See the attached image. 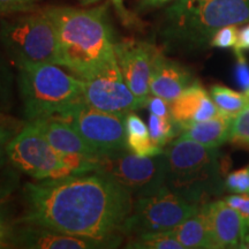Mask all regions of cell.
Returning <instances> with one entry per match:
<instances>
[{
    "mask_svg": "<svg viewBox=\"0 0 249 249\" xmlns=\"http://www.w3.org/2000/svg\"><path fill=\"white\" fill-rule=\"evenodd\" d=\"M22 195L18 223L92 239L121 236L134 205L132 193L96 172L27 182Z\"/></svg>",
    "mask_w": 249,
    "mask_h": 249,
    "instance_id": "obj_1",
    "label": "cell"
},
{
    "mask_svg": "<svg viewBox=\"0 0 249 249\" xmlns=\"http://www.w3.org/2000/svg\"><path fill=\"white\" fill-rule=\"evenodd\" d=\"M58 38V65L89 80L117 65L107 6L90 9L46 8Z\"/></svg>",
    "mask_w": 249,
    "mask_h": 249,
    "instance_id": "obj_2",
    "label": "cell"
},
{
    "mask_svg": "<svg viewBox=\"0 0 249 249\" xmlns=\"http://www.w3.org/2000/svg\"><path fill=\"white\" fill-rule=\"evenodd\" d=\"M165 186L191 203L203 205L225 189L227 161L218 148L179 136L164 150Z\"/></svg>",
    "mask_w": 249,
    "mask_h": 249,
    "instance_id": "obj_3",
    "label": "cell"
},
{
    "mask_svg": "<svg viewBox=\"0 0 249 249\" xmlns=\"http://www.w3.org/2000/svg\"><path fill=\"white\" fill-rule=\"evenodd\" d=\"M249 22V0H177L167 8L164 35L171 43L198 48L220 28Z\"/></svg>",
    "mask_w": 249,
    "mask_h": 249,
    "instance_id": "obj_4",
    "label": "cell"
},
{
    "mask_svg": "<svg viewBox=\"0 0 249 249\" xmlns=\"http://www.w3.org/2000/svg\"><path fill=\"white\" fill-rule=\"evenodd\" d=\"M54 64L18 68V86L27 121L61 117L82 101L85 81Z\"/></svg>",
    "mask_w": 249,
    "mask_h": 249,
    "instance_id": "obj_5",
    "label": "cell"
},
{
    "mask_svg": "<svg viewBox=\"0 0 249 249\" xmlns=\"http://www.w3.org/2000/svg\"><path fill=\"white\" fill-rule=\"evenodd\" d=\"M0 42L17 68L36 64L58 65L57 30L46 9L2 20Z\"/></svg>",
    "mask_w": 249,
    "mask_h": 249,
    "instance_id": "obj_6",
    "label": "cell"
},
{
    "mask_svg": "<svg viewBox=\"0 0 249 249\" xmlns=\"http://www.w3.org/2000/svg\"><path fill=\"white\" fill-rule=\"evenodd\" d=\"M92 172L114 180L133 197L155 194L165 186L166 158L165 154L157 156H139L129 149L96 156Z\"/></svg>",
    "mask_w": 249,
    "mask_h": 249,
    "instance_id": "obj_7",
    "label": "cell"
},
{
    "mask_svg": "<svg viewBox=\"0 0 249 249\" xmlns=\"http://www.w3.org/2000/svg\"><path fill=\"white\" fill-rule=\"evenodd\" d=\"M7 158L12 166L36 180L77 173L67 158L55 150L31 123L15 134L8 143Z\"/></svg>",
    "mask_w": 249,
    "mask_h": 249,
    "instance_id": "obj_8",
    "label": "cell"
},
{
    "mask_svg": "<svg viewBox=\"0 0 249 249\" xmlns=\"http://www.w3.org/2000/svg\"><path fill=\"white\" fill-rule=\"evenodd\" d=\"M202 205L186 201L166 186L149 196L134 201L132 213L124 222L123 234L170 231L195 214Z\"/></svg>",
    "mask_w": 249,
    "mask_h": 249,
    "instance_id": "obj_9",
    "label": "cell"
},
{
    "mask_svg": "<svg viewBox=\"0 0 249 249\" xmlns=\"http://www.w3.org/2000/svg\"><path fill=\"white\" fill-rule=\"evenodd\" d=\"M126 116L93 108L82 99L59 118L68 121L98 155H104L128 149Z\"/></svg>",
    "mask_w": 249,
    "mask_h": 249,
    "instance_id": "obj_10",
    "label": "cell"
},
{
    "mask_svg": "<svg viewBox=\"0 0 249 249\" xmlns=\"http://www.w3.org/2000/svg\"><path fill=\"white\" fill-rule=\"evenodd\" d=\"M83 81V102L93 108L126 114L148 105V101L139 98L129 89L118 64L91 79Z\"/></svg>",
    "mask_w": 249,
    "mask_h": 249,
    "instance_id": "obj_11",
    "label": "cell"
},
{
    "mask_svg": "<svg viewBox=\"0 0 249 249\" xmlns=\"http://www.w3.org/2000/svg\"><path fill=\"white\" fill-rule=\"evenodd\" d=\"M160 49L143 40L126 38L114 43L118 66L129 89L139 98L151 97L150 77L156 54Z\"/></svg>",
    "mask_w": 249,
    "mask_h": 249,
    "instance_id": "obj_12",
    "label": "cell"
},
{
    "mask_svg": "<svg viewBox=\"0 0 249 249\" xmlns=\"http://www.w3.org/2000/svg\"><path fill=\"white\" fill-rule=\"evenodd\" d=\"M22 225L15 229L13 247L29 249H102L116 248L121 242V236L110 239L83 238L45 227L27 224Z\"/></svg>",
    "mask_w": 249,
    "mask_h": 249,
    "instance_id": "obj_13",
    "label": "cell"
},
{
    "mask_svg": "<svg viewBox=\"0 0 249 249\" xmlns=\"http://www.w3.org/2000/svg\"><path fill=\"white\" fill-rule=\"evenodd\" d=\"M214 249L247 248L249 229L241 214L225 200L208 202L202 205Z\"/></svg>",
    "mask_w": 249,
    "mask_h": 249,
    "instance_id": "obj_14",
    "label": "cell"
},
{
    "mask_svg": "<svg viewBox=\"0 0 249 249\" xmlns=\"http://www.w3.org/2000/svg\"><path fill=\"white\" fill-rule=\"evenodd\" d=\"M28 123L33 124L48 140L50 144L68 160L82 161L92 160L96 156H99L83 140L75 128L68 121L61 118H42Z\"/></svg>",
    "mask_w": 249,
    "mask_h": 249,
    "instance_id": "obj_15",
    "label": "cell"
},
{
    "mask_svg": "<svg viewBox=\"0 0 249 249\" xmlns=\"http://www.w3.org/2000/svg\"><path fill=\"white\" fill-rule=\"evenodd\" d=\"M194 82L192 74L187 68L179 62L165 57L160 50L158 51L150 77V92L152 96L163 98L171 104L183 90Z\"/></svg>",
    "mask_w": 249,
    "mask_h": 249,
    "instance_id": "obj_16",
    "label": "cell"
},
{
    "mask_svg": "<svg viewBox=\"0 0 249 249\" xmlns=\"http://www.w3.org/2000/svg\"><path fill=\"white\" fill-rule=\"evenodd\" d=\"M171 117L180 127L209 120L222 112L207 90L195 81L170 104Z\"/></svg>",
    "mask_w": 249,
    "mask_h": 249,
    "instance_id": "obj_17",
    "label": "cell"
},
{
    "mask_svg": "<svg viewBox=\"0 0 249 249\" xmlns=\"http://www.w3.org/2000/svg\"><path fill=\"white\" fill-rule=\"evenodd\" d=\"M232 123L233 118L220 113L209 120L180 127L179 136L193 140L207 147L218 148L230 141Z\"/></svg>",
    "mask_w": 249,
    "mask_h": 249,
    "instance_id": "obj_18",
    "label": "cell"
},
{
    "mask_svg": "<svg viewBox=\"0 0 249 249\" xmlns=\"http://www.w3.org/2000/svg\"><path fill=\"white\" fill-rule=\"evenodd\" d=\"M183 249H214L209 225L202 207L185 222L170 230Z\"/></svg>",
    "mask_w": 249,
    "mask_h": 249,
    "instance_id": "obj_19",
    "label": "cell"
},
{
    "mask_svg": "<svg viewBox=\"0 0 249 249\" xmlns=\"http://www.w3.org/2000/svg\"><path fill=\"white\" fill-rule=\"evenodd\" d=\"M126 139L129 150L139 156H157L164 152V149L151 140L144 121L133 112L126 116Z\"/></svg>",
    "mask_w": 249,
    "mask_h": 249,
    "instance_id": "obj_20",
    "label": "cell"
},
{
    "mask_svg": "<svg viewBox=\"0 0 249 249\" xmlns=\"http://www.w3.org/2000/svg\"><path fill=\"white\" fill-rule=\"evenodd\" d=\"M210 96L222 113L234 118L249 103V95L246 92L235 91L225 86L216 85L210 89Z\"/></svg>",
    "mask_w": 249,
    "mask_h": 249,
    "instance_id": "obj_21",
    "label": "cell"
},
{
    "mask_svg": "<svg viewBox=\"0 0 249 249\" xmlns=\"http://www.w3.org/2000/svg\"><path fill=\"white\" fill-rule=\"evenodd\" d=\"M126 247L132 249H183L182 245L171 234L170 231L132 235Z\"/></svg>",
    "mask_w": 249,
    "mask_h": 249,
    "instance_id": "obj_22",
    "label": "cell"
},
{
    "mask_svg": "<svg viewBox=\"0 0 249 249\" xmlns=\"http://www.w3.org/2000/svg\"><path fill=\"white\" fill-rule=\"evenodd\" d=\"M148 127L151 140L161 148L172 142L176 136L180 135V124L171 116L160 117L150 113Z\"/></svg>",
    "mask_w": 249,
    "mask_h": 249,
    "instance_id": "obj_23",
    "label": "cell"
},
{
    "mask_svg": "<svg viewBox=\"0 0 249 249\" xmlns=\"http://www.w3.org/2000/svg\"><path fill=\"white\" fill-rule=\"evenodd\" d=\"M230 142L236 148L249 150V103L233 118Z\"/></svg>",
    "mask_w": 249,
    "mask_h": 249,
    "instance_id": "obj_24",
    "label": "cell"
},
{
    "mask_svg": "<svg viewBox=\"0 0 249 249\" xmlns=\"http://www.w3.org/2000/svg\"><path fill=\"white\" fill-rule=\"evenodd\" d=\"M14 75L9 68L7 61L0 52V104L2 107H8L12 101Z\"/></svg>",
    "mask_w": 249,
    "mask_h": 249,
    "instance_id": "obj_25",
    "label": "cell"
},
{
    "mask_svg": "<svg viewBox=\"0 0 249 249\" xmlns=\"http://www.w3.org/2000/svg\"><path fill=\"white\" fill-rule=\"evenodd\" d=\"M224 185L233 194H249V166L227 174Z\"/></svg>",
    "mask_w": 249,
    "mask_h": 249,
    "instance_id": "obj_26",
    "label": "cell"
},
{
    "mask_svg": "<svg viewBox=\"0 0 249 249\" xmlns=\"http://www.w3.org/2000/svg\"><path fill=\"white\" fill-rule=\"evenodd\" d=\"M17 169H6L0 171V207L5 204V202L11 197L12 194L17 191L20 177Z\"/></svg>",
    "mask_w": 249,
    "mask_h": 249,
    "instance_id": "obj_27",
    "label": "cell"
},
{
    "mask_svg": "<svg viewBox=\"0 0 249 249\" xmlns=\"http://www.w3.org/2000/svg\"><path fill=\"white\" fill-rule=\"evenodd\" d=\"M239 29L236 24H230L220 28L210 40V45L213 48L219 49H230L234 48L238 40Z\"/></svg>",
    "mask_w": 249,
    "mask_h": 249,
    "instance_id": "obj_28",
    "label": "cell"
},
{
    "mask_svg": "<svg viewBox=\"0 0 249 249\" xmlns=\"http://www.w3.org/2000/svg\"><path fill=\"white\" fill-rule=\"evenodd\" d=\"M235 53V67H234V79L242 91L249 95V65L244 52L234 51Z\"/></svg>",
    "mask_w": 249,
    "mask_h": 249,
    "instance_id": "obj_29",
    "label": "cell"
},
{
    "mask_svg": "<svg viewBox=\"0 0 249 249\" xmlns=\"http://www.w3.org/2000/svg\"><path fill=\"white\" fill-rule=\"evenodd\" d=\"M2 208L4 205L0 207V248H9L13 247L15 227L9 223L7 214Z\"/></svg>",
    "mask_w": 249,
    "mask_h": 249,
    "instance_id": "obj_30",
    "label": "cell"
},
{
    "mask_svg": "<svg viewBox=\"0 0 249 249\" xmlns=\"http://www.w3.org/2000/svg\"><path fill=\"white\" fill-rule=\"evenodd\" d=\"M224 200L241 214L242 219L249 229V194H233L227 196Z\"/></svg>",
    "mask_w": 249,
    "mask_h": 249,
    "instance_id": "obj_31",
    "label": "cell"
},
{
    "mask_svg": "<svg viewBox=\"0 0 249 249\" xmlns=\"http://www.w3.org/2000/svg\"><path fill=\"white\" fill-rule=\"evenodd\" d=\"M38 0H0V15L26 12Z\"/></svg>",
    "mask_w": 249,
    "mask_h": 249,
    "instance_id": "obj_32",
    "label": "cell"
},
{
    "mask_svg": "<svg viewBox=\"0 0 249 249\" xmlns=\"http://www.w3.org/2000/svg\"><path fill=\"white\" fill-rule=\"evenodd\" d=\"M17 134V128L11 126L0 124V167L5 166L7 158V147L11 140Z\"/></svg>",
    "mask_w": 249,
    "mask_h": 249,
    "instance_id": "obj_33",
    "label": "cell"
},
{
    "mask_svg": "<svg viewBox=\"0 0 249 249\" xmlns=\"http://www.w3.org/2000/svg\"><path fill=\"white\" fill-rule=\"evenodd\" d=\"M147 107L150 111V113L156 114V116L160 117H169L171 116L170 111V103L166 102L165 99L157 97V96H152L149 98Z\"/></svg>",
    "mask_w": 249,
    "mask_h": 249,
    "instance_id": "obj_34",
    "label": "cell"
},
{
    "mask_svg": "<svg viewBox=\"0 0 249 249\" xmlns=\"http://www.w3.org/2000/svg\"><path fill=\"white\" fill-rule=\"evenodd\" d=\"M249 50V22L239 30L238 40L234 46V51H247Z\"/></svg>",
    "mask_w": 249,
    "mask_h": 249,
    "instance_id": "obj_35",
    "label": "cell"
},
{
    "mask_svg": "<svg viewBox=\"0 0 249 249\" xmlns=\"http://www.w3.org/2000/svg\"><path fill=\"white\" fill-rule=\"evenodd\" d=\"M172 1V0H140L139 7L140 9H149V8H156L160 7L167 2Z\"/></svg>",
    "mask_w": 249,
    "mask_h": 249,
    "instance_id": "obj_36",
    "label": "cell"
},
{
    "mask_svg": "<svg viewBox=\"0 0 249 249\" xmlns=\"http://www.w3.org/2000/svg\"><path fill=\"white\" fill-rule=\"evenodd\" d=\"M0 124H5V126H11V127H20V124H22L21 121H18L17 119H13V118L5 116V114L0 113Z\"/></svg>",
    "mask_w": 249,
    "mask_h": 249,
    "instance_id": "obj_37",
    "label": "cell"
},
{
    "mask_svg": "<svg viewBox=\"0 0 249 249\" xmlns=\"http://www.w3.org/2000/svg\"><path fill=\"white\" fill-rule=\"evenodd\" d=\"M79 1L82 2L83 5H88V4H93V2H97L99 0H79ZM116 1V4H118L119 6V8H121V0H114Z\"/></svg>",
    "mask_w": 249,
    "mask_h": 249,
    "instance_id": "obj_38",
    "label": "cell"
},
{
    "mask_svg": "<svg viewBox=\"0 0 249 249\" xmlns=\"http://www.w3.org/2000/svg\"><path fill=\"white\" fill-rule=\"evenodd\" d=\"M247 248H249V242H248V247Z\"/></svg>",
    "mask_w": 249,
    "mask_h": 249,
    "instance_id": "obj_39",
    "label": "cell"
}]
</instances>
